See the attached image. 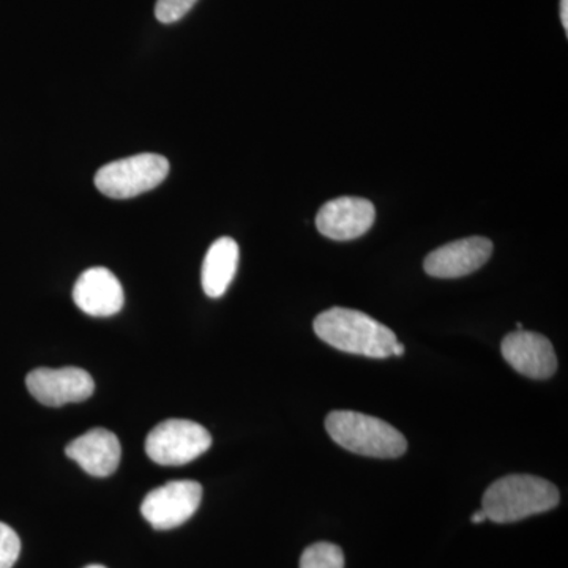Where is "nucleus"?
<instances>
[{
	"mask_svg": "<svg viewBox=\"0 0 568 568\" xmlns=\"http://www.w3.org/2000/svg\"><path fill=\"white\" fill-rule=\"evenodd\" d=\"M316 335L343 353L369 358L390 357L398 338L387 325L357 310L335 308L321 313L315 320Z\"/></svg>",
	"mask_w": 568,
	"mask_h": 568,
	"instance_id": "obj_1",
	"label": "nucleus"
},
{
	"mask_svg": "<svg viewBox=\"0 0 568 568\" xmlns=\"http://www.w3.org/2000/svg\"><path fill=\"white\" fill-rule=\"evenodd\" d=\"M559 489L536 476L515 474L499 478L485 491L481 510L489 521L507 525L558 507Z\"/></svg>",
	"mask_w": 568,
	"mask_h": 568,
	"instance_id": "obj_2",
	"label": "nucleus"
},
{
	"mask_svg": "<svg viewBox=\"0 0 568 568\" xmlns=\"http://www.w3.org/2000/svg\"><path fill=\"white\" fill-rule=\"evenodd\" d=\"M325 429L339 447L362 457L399 458L407 448L406 437L394 426L354 410L328 414Z\"/></svg>",
	"mask_w": 568,
	"mask_h": 568,
	"instance_id": "obj_3",
	"label": "nucleus"
},
{
	"mask_svg": "<svg viewBox=\"0 0 568 568\" xmlns=\"http://www.w3.org/2000/svg\"><path fill=\"white\" fill-rule=\"evenodd\" d=\"M170 174V162L156 153H140L108 163L95 175V186L112 200H130L151 192Z\"/></svg>",
	"mask_w": 568,
	"mask_h": 568,
	"instance_id": "obj_4",
	"label": "nucleus"
},
{
	"mask_svg": "<svg viewBox=\"0 0 568 568\" xmlns=\"http://www.w3.org/2000/svg\"><path fill=\"white\" fill-rule=\"evenodd\" d=\"M211 446V433L203 425L170 418L149 433L145 454L160 466H183L200 458Z\"/></svg>",
	"mask_w": 568,
	"mask_h": 568,
	"instance_id": "obj_5",
	"label": "nucleus"
},
{
	"mask_svg": "<svg viewBox=\"0 0 568 568\" xmlns=\"http://www.w3.org/2000/svg\"><path fill=\"white\" fill-rule=\"evenodd\" d=\"M203 487L194 480H173L153 489L141 504V514L153 529L179 528L196 514Z\"/></svg>",
	"mask_w": 568,
	"mask_h": 568,
	"instance_id": "obj_6",
	"label": "nucleus"
},
{
	"mask_svg": "<svg viewBox=\"0 0 568 568\" xmlns=\"http://www.w3.org/2000/svg\"><path fill=\"white\" fill-rule=\"evenodd\" d=\"M26 386L37 402L50 407L85 402L95 390L92 376L77 366L33 369L26 377Z\"/></svg>",
	"mask_w": 568,
	"mask_h": 568,
	"instance_id": "obj_7",
	"label": "nucleus"
},
{
	"mask_svg": "<svg viewBox=\"0 0 568 568\" xmlns=\"http://www.w3.org/2000/svg\"><path fill=\"white\" fill-rule=\"evenodd\" d=\"M376 209L364 197L343 196L328 201L316 215L321 234L336 242L354 241L372 230Z\"/></svg>",
	"mask_w": 568,
	"mask_h": 568,
	"instance_id": "obj_8",
	"label": "nucleus"
},
{
	"mask_svg": "<svg viewBox=\"0 0 568 568\" xmlns=\"http://www.w3.org/2000/svg\"><path fill=\"white\" fill-rule=\"evenodd\" d=\"M507 364L530 379H548L558 369L555 347L547 336L536 332L517 331L508 334L500 345Z\"/></svg>",
	"mask_w": 568,
	"mask_h": 568,
	"instance_id": "obj_9",
	"label": "nucleus"
},
{
	"mask_svg": "<svg viewBox=\"0 0 568 568\" xmlns=\"http://www.w3.org/2000/svg\"><path fill=\"white\" fill-rule=\"evenodd\" d=\"M493 242L487 237H466L436 248L426 256V274L435 278H462L488 263Z\"/></svg>",
	"mask_w": 568,
	"mask_h": 568,
	"instance_id": "obj_10",
	"label": "nucleus"
},
{
	"mask_svg": "<svg viewBox=\"0 0 568 568\" xmlns=\"http://www.w3.org/2000/svg\"><path fill=\"white\" fill-rule=\"evenodd\" d=\"M73 301L85 315L108 317L121 312L125 295L118 276L104 267H92L78 278Z\"/></svg>",
	"mask_w": 568,
	"mask_h": 568,
	"instance_id": "obj_11",
	"label": "nucleus"
},
{
	"mask_svg": "<svg viewBox=\"0 0 568 568\" xmlns=\"http://www.w3.org/2000/svg\"><path fill=\"white\" fill-rule=\"evenodd\" d=\"M67 457L93 477H110L121 463L122 448L118 436L110 429L93 428L71 440L65 448Z\"/></svg>",
	"mask_w": 568,
	"mask_h": 568,
	"instance_id": "obj_12",
	"label": "nucleus"
},
{
	"mask_svg": "<svg viewBox=\"0 0 568 568\" xmlns=\"http://www.w3.org/2000/svg\"><path fill=\"white\" fill-rule=\"evenodd\" d=\"M239 265V245L234 239H216L204 257L203 282L204 293L211 298H220L233 283Z\"/></svg>",
	"mask_w": 568,
	"mask_h": 568,
	"instance_id": "obj_13",
	"label": "nucleus"
},
{
	"mask_svg": "<svg viewBox=\"0 0 568 568\" xmlns=\"http://www.w3.org/2000/svg\"><path fill=\"white\" fill-rule=\"evenodd\" d=\"M301 568H345V555L338 545L320 541L305 549Z\"/></svg>",
	"mask_w": 568,
	"mask_h": 568,
	"instance_id": "obj_14",
	"label": "nucleus"
},
{
	"mask_svg": "<svg viewBox=\"0 0 568 568\" xmlns=\"http://www.w3.org/2000/svg\"><path fill=\"white\" fill-rule=\"evenodd\" d=\"M21 552V540L6 523H0V568H11Z\"/></svg>",
	"mask_w": 568,
	"mask_h": 568,
	"instance_id": "obj_15",
	"label": "nucleus"
},
{
	"mask_svg": "<svg viewBox=\"0 0 568 568\" xmlns=\"http://www.w3.org/2000/svg\"><path fill=\"white\" fill-rule=\"evenodd\" d=\"M197 0H156L155 17L162 24L181 21Z\"/></svg>",
	"mask_w": 568,
	"mask_h": 568,
	"instance_id": "obj_16",
	"label": "nucleus"
},
{
	"mask_svg": "<svg viewBox=\"0 0 568 568\" xmlns=\"http://www.w3.org/2000/svg\"><path fill=\"white\" fill-rule=\"evenodd\" d=\"M560 21H562L564 29L568 32V0H560Z\"/></svg>",
	"mask_w": 568,
	"mask_h": 568,
	"instance_id": "obj_17",
	"label": "nucleus"
},
{
	"mask_svg": "<svg viewBox=\"0 0 568 568\" xmlns=\"http://www.w3.org/2000/svg\"><path fill=\"white\" fill-rule=\"evenodd\" d=\"M487 515H485L484 510H478L477 514L473 515V518H470V521L474 523V525H480V523L487 521Z\"/></svg>",
	"mask_w": 568,
	"mask_h": 568,
	"instance_id": "obj_18",
	"label": "nucleus"
},
{
	"mask_svg": "<svg viewBox=\"0 0 568 568\" xmlns=\"http://www.w3.org/2000/svg\"><path fill=\"white\" fill-rule=\"evenodd\" d=\"M403 354H405V345H403V343L396 342L394 351H392V355H396V357H402Z\"/></svg>",
	"mask_w": 568,
	"mask_h": 568,
	"instance_id": "obj_19",
	"label": "nucleus"
},
{
	"mask_svg": "<svg viewBox=\"0 0 568 568\" xmlns=\"http://www.w3.org/2000/svg\"><path fill=\"white\" fill-rule=\"evenodd\" d=\"M85 568H106V567H103V566H89V567H85Z\"/></svg>",
	"mask_w": 568,
	"mask_h": 568,
	"instance_id": "obj_20",
	"label": "nucleus"
}]
</instances>
